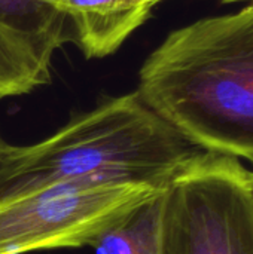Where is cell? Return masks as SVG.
<instances>
[{
	"instance_id": "obj_1",
	"label": "cell",
	"mask_w": 253,
	"mask_h": 254,
	"mask_svg": "<svg viewBox=\"0 0 253 254\" xmlns=\"http://www.w3.org/2000/svg\"><path fill=\"white\" fill-rule=\"evenodd\" d=\"M136 92L200 150L253 162V1L171 31Z\"/></svg>"
},
{
	"instance_id": "obj_2",
	"label": "cell",
	"mask_w": 253,
	"mask_h": 254,
	"mask_svg": "<svg viewBox=\"0 0 253 254\" xmlns=\"http://www.w3.org/2000/svg\"><path fill=\"white\" fill-rule=\"evenodd\" d=\"M200 152L130 92L73 118L39 143L7 144L0 159V201L64 183L164 189Z\"/></svg>"
},
{
	"instance_id": "obj_3",
	"label": "cell",
	"mask_w": 253,
	"mask_h": 254,
	"mask_svg": "<svg viewBox=\"0 0 253 254\" xmlns=\"http://www.w3.org/2000/svg\"><path fill=\"white\" fill-rule=\"evenodd\" d=\"M160 254H253L251 171L200 152L163 189Z\"/></svg>"
},
{
	"instance_id": "obj_4",
	"label": "cell",
	"mask_w": 253,
	"mask_h": 254,
	"mask_svg": "<svg viewBox=\"0 0 253 254\" xmlns=\"http://www.w3.org/2000/svg\"><path fill=\"white\" fill-rule=\"evenodd\" d=\"M160 190L136 183H64L0 201V254L91 246Z\"/></svg>"
},
{
	"instance_id": "obj_5",
	"label": "cell",
	"mask_w": 253,
	"mask_h": 254,
	"mask_svg": "<svg viewBox=\"0 0 253 254\" xmlns=\"http://www.w3.org/2000/svg\"><path fill=\"white\" fill-rule=\"evenodd\" d=\"M154 6L148 0H63V10L86 58L116 52L148 21Z\"/></svg>"
},
{
	"instance_id": "obj_6",
	"label": "cell",
	"mask_w": 253,
	"mask_h": 254,
	"mask_svg": "<svg viewBox=\"0 0 253 254\" xmlns=\"http://www.w3.org/2000/svg\"><path fill=\"white\" fill-rule=\"evenodd\" d=\"M51 63L33 42L0 21V98L28 94L48 83Z\"/></svg>"
},
{
	"instance_id": "obj_7",
	"label": "cell",
	"mask_w": 253,
	"mask_h": 254,
	"mask_svg": "<svg viewBox=\"0 0 253 254\" xmlns=\"http://www.w3.org/2000/svg\"><path fill=\"white\" fill-rule=\"evenodd\" d=\"M0 21L33 42L52 60L67 40L63 0H0Z\"/></svg>"
},
{
	"instance_id": "obj_8",
	"label": "cell",
	"mask_w": 253,
	"mask_h": 254,
	"mask_svg": "<svg viewBox=\"0 0 253 254\" xmlns=\"http://www.w3.org/2000/svg\"><path fill=\"white\" fill-rule=\"evenodd\" d=\"M163 190L130 211L97 237L89 247L97 254H160L158 229Z\"/></svg>"
},
{
	"instance_id": "obj_9",
	"label": "cell",
	"mask_w": 253,
	"mask_h": 254,
	"mask_svg": "<svg viewBox=\"0 0 253 254\" xmlns=\"http://www.w3.org/2000/svg\"><path fill=\"white\" fill-rule=\"evenodd\" d=\"M6 147H7V144L4 143V140L1 138V135H0V159H1V156H3V153H4V150H6Z\"/></svg>"
},
{
	"instance_id": "obj_10",
	"label": "cell",
	"mask_w": 253,
	"mask_h": 254,
	"mask_svg": "<svg viewBox=\"0 0 253 254\" xmlns=\"http://www.w3.org/2000/svg\"><path fill=\"white\" fill-rule=\"evenodd\" d=\"M222 3H237V1H253V0H221Z\"/></svg>"
},
{
	"instance_id": "obj_11",
	"label": "cell",
	"mask_w": 253,
	"mask_h": 254,
	"mask_svg": "<svg viewBox=\"0 0 253 254\" xmlns=\"http://www.w3.org/2000/svg\"><path fill=\"white\" fill-rule=\"evenodd\" d=\"M148 1H151L152 4H157V3H160V1H163V0H148Z\"/></svg>"
},
{
	"instance_id": "obj_12",
	"label": "cell",
	"mask_w": 253,
	"mask_h": 254,
	"mask_svg": "<svg viewBox=\"0 0 253 254\" xmlns=\"http://www.w3.org/2000/svg\"><path fill=\"white\" fill-rule=\"evenodd\" d=\"M251 180H252V190H253V171H251Z\"/></svg>"
}]
</instances>
